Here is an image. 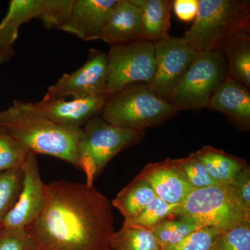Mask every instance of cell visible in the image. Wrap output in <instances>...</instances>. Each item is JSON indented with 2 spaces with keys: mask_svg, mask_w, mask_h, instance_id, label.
I'll return each mask as SVG.
<instances>
[{
  "mask_svg": "<svg viewBox=\"0 0 250 250\" xmlns=\"http://www.w3.org/2000/svg\"><path fill=\"white\" fill-rule=\"evenodd\" d=\"M111 205L93 185L57 180L45 185V204L26 229L37 250H111Z\"/></svg>",
  "mask_w": 250,
  "mask_h": 250,
  "instance_id": "6da1fadb",
  "label": "cell"
},
{
  "mask_svg": "<svg viewBox=\"0 0 250 250\" xmlns=\"http://www.w3.org/2000/svg\"><path fill=\"white\" fill-rule=\"evenodd\" d=\"M0 126L29 152L53 156L79 169L77 147L82 129L54 123L39 113L34 103L14 100L0 112Z\"/></svg>",
  "mask_w": 250,
  "mask_h": 250,
  "instance_id": "7a4b0ae2",
  "label": "cell"
},
{
  "mask_svg": "<svg viewBox=\"0 0 250 250\" xmlns=\"http://www.w3.org/2000/svg\"><path fill=\"white\" fill-rule=\"evenodd\" d=\"M195 22L183 40L196 52L221 47L230 36L250 26V3L246 0H198Z\"/></svg>",
  "mask_w": 250,
  "mask_h": 250,
  "instance_id": "3957f363",
  "label": "cell"
},
{
  "mask_svg": "<svg viewBox=\"0 0 250 250\" xmlns=\"http://www.w3.org/2000/svg\"><path fill=\"white\" fill-rule=\"evenodd\" d=\"M174 218L224 231L250 223V210L238 196L233 184L193 190L179 206Z\"/></svg>",
  "mask_w": 250,
  "mask_h": 250,
  "instance_id": "277c9868",
  "label": "cell"
},
{
  "mask_svg": "<svg viewBox=\"0 0 250 250\" xmlns=\"http://www.w3.org/2000/svg\"><path fill=\"white\" fill-rule=\"evenodd\" d=\"M179 111L173 105L156 96L149 85L136 83L108 95L100 116L114 126L145 131L164 123Z\"/></svg>",
  "mask_w": 250,
  "mask_h": 250,
  "instance_id": "5b68a950",
  "label": "cell"
},
{
  "mask_svg": "<svg viewBox=\"0 0 250 250\" xmlns=\"http://www.w3.org/2000/svg\"><path fill=\"white\" fill-rule=\"evenodd\" d=\"M145 131L119 127L98 115L82 129L77 143L79 170L83 171L86 183L93 185L110 161L122 151L142 140Z\"/></svg>",
  "mask_w": 250,
  "mask_h": 250,
  "instance_id": "8992f818",
  "label": "cell"
},
{
  "mask_svg": "<svg viewBox=\"0 0 250 250\" xmlns=\"http://www.w3.org/2000/svg\"><path fill=\"white\" fill-rule=\"evenodd\" d=\"M228 75V62L220 49L197 52L167 102L179 111L207 108L212 95Z\"/></svg>",
  "mask_w": 250,
  "mask_h": 250,
  "instance_id": "52a82bcc",
  "label": "cell"
},
{
  "mask_svg": "<svg viewBox=\"0 0 250 250\" xmlns=\"http://www.w3.org/2000/svg\"><path fill=\"white\" fill-rule=\"evenodd\" d=\"M106 94L136 83L149 85L156 72L154 42L139 39L110 45Z\"/></svg>",
  "mask_w": 250,
  "mask_h": 250,
  "instance_id": "ba28073f",
  "label": "cell"
},
{
  "mask_svg": "<svg viewBox=\"0 0 250 250\" xmlns=\"http://www.w3.org/2000/svg\"><path fill=\"white\" fill-rule=\"evenodd\" d=\"M154 46L156 72L149 88L156 96L167 101L197 52L182 38L170 35L154 42Z\"/></svg>",
  "mask_w": 250,
  "mask_h": 250,
  "instance_id": "9c48e42d",
  "label": "cell"
},
{
  "mask_svg": "<svg viewBox=\"0 0 250 250\" xmlns=\"http://www.w3.org/2000/svg\"><path fill=\"white\" fill-rule=\"evenodd\" d=\"M108 82L107 54L99 49H90L85 63L70 74H63L47 88L42 99H83L106 94Z\"/></svg>",
  "mask_w": 250,
  "mask_h": 250,
  "instance_id": "30bf717a",
  "label": "cell"
},
{
  "mask_svg": "<svg viewBox=\"0 0 250 250\" xmlns=\"http://www.w3.org/2000/svg\"><path fill=\"white\" fill-rule=\"evenodd\" d=\"M75 0H11L0 23L12 45L19 28L33 19L40 20L47 29H59L70 16Z\"/></svg>",
  "mask_w": 250,
  "mask_h": 250,
  "instance_id": "8fae6325",
  "label": "cell"
},
{
  "mask_svg": "<svg viewBox=\"0 0 250 250\" xmlns=\"http://www.w3.org/2000/svg\"><path fill=\"white\" fill-rule=\"evenodd\" d=\"M22 190L1 227L25 229L41 214L45 204V185L41 178L36 154L29 152L22 166Z\"/></svg>",
  "mask_w": 250,
  "mask_h": 250,
  "instance_id": "7c38bea8",
  "label": "cell"
},
{
  "mask_svg": "<svg viewBox=\"0 0 250 250\" xmlns=\"http://www.w3.org/2000/svg\"><path fill=\"white\" fill-rule=\"evenodd\" d=\"M107 94L83 99H42L34 103L38 111L64 127L81 130L94 117L100 115L107 100Z\"/></svg>",
  "mask_w": 250,
  "mask_h": 250,
  "instance_id": "4fadbf2b",
  "label": "cell"
},
{
  "mask_svg": "<svg viewBox=\"0 0 250 250\" xmlns=\"http://www.w3.org/2000/svg\"><path fill=\"white\" fill-rule=\"evenodd\" d=\"M135 178L149 184L156 196L171 205H180L193 190L174 159L147 164Z\"/></svg>",
  "mask_w": 250,
  "mask_h": 250,
  "instance_id": "5bb4252c",
  "label": "cell"
},
{
  "mask_svg": "<svg viewBox=\"0 0 250 250\" xmlns=\"http://www.w3.org/2000/svg\"><path fill=\"white\" fill-rule=\"evenodd\" d=\"M118 0H75L68 19L59 30L93 41L111 14Z\"/></svg>",
  "mask_w": 250,
  "mask_h": 250,
  "instance_id": "9a60e30c",
  "label": "cell"
},
{
  "mask_svg": "<svg viewBox=\"0 0 250 250\" xmlns=\"http://www.w3.org/2000/svg\"><path fill=\"white\" fill-rule=\"evenodd\" d=\"M143 39L141 11L131 0H118L102 29L93 38L110 45Z\"/></svg>",
  "mask_w": 250,
  "mask_h": 250,
  "instance_id": "2e32d148",
  "label": "cell"
},
{
  "mask_svg": "<svg viewBox=\"0 0 250 250\" xmlns=\"http://www.w3.org/2000/svg\"><path fill=\"white\" fill-rule=\"evenodd\" d=\"M207 108L221 113L237 126L248 129L250 124V90L227 76L212 95Z\"/></svg>",
  "mask_w": 250,
  "mask_h": 250,
  "instance_id": "e0dca14e",
  "label": "cell"
},
{
  "mask_svg": "<svg viewBox=\"0 0 250 250\" xmlns=\"http://www.w3.org/2000/svg\"><path fill=\"white\" fill-rule=\"evenodd\" d=\"M228 62V75L250 88V26L237 31L219 49Z\"/></svg>",
  "mask_w": 250,
  "mask_h": 250,
  "instance_id": "ac0fdd59",
  "label": "cell"
},
{
  "mask_svg": "<svg viewBox=\"0 0 250 250\" xmlns=\"http://www.w3.org/2000/svg\"><path fill=\"white\" fill-rule=\"evenodd\" d=\"M141 11L143 24V39L155 42L169 36L171 0H131Z\"/></svg>",
  "mask_w": 250,
  "mask_h": 250,
  "instance_id": "d6986e66",
  "label": "cell"
},
{
  "mask_svg": "<svg viewBox=\"0 0 250 250\" xmlns=\"http://www.w3.org/2000/svg\"><path fill=\"white\" fill-rule=\"evenodd\" d=\"M210 177L220 185L232 183L237 174L248 166L244 160L211 146L195 152Z\"/></svg>",
  "mask_w": 250,
  "mask_h": 250,
  "instance_id": "ffe728a7",
  "label": "cell"
},
{
  "mask_svg": "<svg viewBox=\"0 0 250 250\" xmlns=\"http://www.w3.org/2000/svg\"><path fill=\"white\" fill-rule=\"evenodd\" d=\"M156 197L149 184L135 178L117 195L112 205L124 216L125 222L131 221L139 216Z\"/></svg>",
  "mask_w": 250,
  "mask_h": 250,
  "instance_id": "44dd1931",
  "label": "cell"
},
{
  "mask_svg": "<svg viewBox=\"0 0 250 250\" xmlns=\"http://www.w3.org/2000/svg\"><path fill=\"white\" fill-rule=\"evenodd\" d=\"M111 246V250H164L150 230L124 224L113 233Z\"/></svg>",
  "mask_w": 250,
  "mask_h": 250,
  "instance_id": "7402d4cb",
  "label": "cell"
},
{
  "mask_svg": "<svg viewBox=\"0 0 250 250\" xmlns=\"http://www.w3.org/2000/svg\"><path fill=\"white\" fill-rule=\"evenodd\" d=\"M22 168L0 172V228L22 190Z\"/></svg>",
  "mask_w": 250,
  "mask_h": 250,
  "instance_id": "603a6c76",
  "label": "cell"
},
{
  "mask_svg": "<svg viewBox=\"0 0 250 250\" xmlns=\"http://www.w3.org/2000/svg\"><path fill=\"white\" fill-rule=\"evenodd\" d=\"M200 227L180 219H167L154 228L149 229L163 249L174 246Z\"/></svg>",
  "mask_w": 250,
  "mask_h": 250,
  "instance_id": "cb8c5ba5",
  "label": "cell"
},
{
  "mask_svg": "<svg viewBox=\"0 0 250 250\" xmlns=\"http://www.w3.org/2000/svg\"><path fill=\"white\" fill-rule=\"evenodd\" d=\"M29 151L0 126V172L22 168Z\"/></svg>",
  "mask_w": 250,
  "mask_h": 250,
  "instance_id": "d4e9b609",
  "label": "cell"
},
{
  "mask_svg": "<svg viewBox=\"0 0 250 250\" xmlns=\"http://www.w3.org/2000/svg\"><path fill=\"white\" fill-rule=\"evenodd\" d=\"M179 206L167 203L156 196L139 216L131 221H124L123 224L136 225L149 229L167 219L174 218Z\"/></svg>",
  "mask_w": 250,
  "mask_h": 250,
  "instance_id": "484cf974",
  "label": "cell"
},
{
  "mask_svg": "<svg viewBox=\"0 0 250 250\" xmlns=\"http://www.w3.org/2000/svg\"><path fill=\"white\" fill-rule=\"evenodd\" d=\"M174 161L193 190L218 185V184L210 177L195 153H192L186 158L174 159Z\"/></svg>",
  "mask_w": 250,
  "mask_h": 250,
  "instance_id": "4316f807",
  "label": "cell"
},
{
  "mask_svg": "<svg viewBox=\"0 0 250 250\" xmlns=\"http://www.w3.org/2000/svg\"><path fill=\"white\" fill-rule=\"evenodd\" d=\"M210 250H250V223L222 231Z\"/></svg>",
  "mask_w": 250,
  "mask_h": 250,
  "instance_id": "83f0119b",
  "label": "cell"
},
{
  "mask_svg": "<svg viewBox=\"0 0 250 250\" xmlns=\"http://www.w3.org/2000/svg\"><path fill=\"white\" fill-rule=\"evenodd\" d=\"M222 231L213 228H202L194 231L174 246L164 250H210Z\"/></svg>",
  "mask_w": 250,
  "mask_h": 250,
  "instance_id": "f1b7e54d",
  "label": "cell"
},
{
  "mask_svg": "<svg viewBox=\"0 0 250 250\" xmlns=\"http://www.w3.org/2000/svg\"><path fill=\"white\" fill-rule=\"evenodd\" d=\"M34 248L26 229L0 228V250H30Z\"/></svg>",
  "mask_w": 250,
  "mask_h": 250,
  "instance_id": "f546056e",
  "label": "cell"
},
{
  "mask_svg": "<svg viewBox=\"0 0 250 250\" xmlns=\"http://www.w3.org/2000/svg\"><path fill=\"white\" fill-rule=\"evenodd\" d=\"M238 196L247 208L250 210V170L249 166L240 171L232 183Z\"/></svg>",
  "mask_w": 250,
  "mask_h": 250,
  "instance_id": "4dcf8cb0",
  "label": "cell"
},
{
  "mask_svg": "<svg viewBox=\"0 0 250 250\" xmlns=\"http://www.w3.org/2000/svg\"><path fill=\"white\" fill-rule=\"evenodd\" d=\"M198 6V0H175L172 9L180 21L190 22L196 18Z\"/></svg>",
  "mask_w": 250,
  "mask_h": 250,
  "instance_id": "1f68e13d",
  "label": "cell"
},
{
  "mask_svg": "<svg viewBox=\"0 0 250 250\" xmlns=\"http://www.w3.org/2000/svg\"><path fill=\"white\" fill-rule=\"evenodd\" d=\"M15 55H16V52L13 49V47L0 46V65L9 62Z\"/></svg>",
  "mask_w": 250,
  "mask_h": 250,
  "instance_id": "d6a6232c",
  "label": "cell"
},
{
  "mask_svg": "<svg viewBox=\"0 0 250 250\" xmlns=\"http://www.w3.org/2000/svg\"><path fill=\"white\" fill-rule=\"evenodd\" d=\"M0 46L1 47H12L8 43L6 36H5L4 29L1 27H0Z\"/></svg>",
  "mask_w": 250,
  "mask_h": 250,
  "instance_id": "836d02e7",
  "label": "cell"
},
{
  "mask_svg": "<svg viewBox=\"0 0 250 250\" xmlns=\"http://www.w3.org/2000/svg\"><path fill=\"white\" fill-rule=\"evenodd\" d=\"M30 250H36V248H33V249H31Z\"/></svg>",
  "mask_w": 250,
  "mask_h": 250,
  "instance_id": "e575fe53",
  "label": "cell"
}]
</instances>
